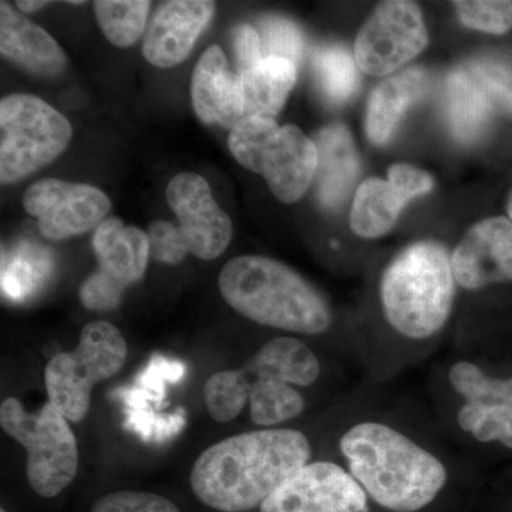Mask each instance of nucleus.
<instances>
[{"label": "nucleus", "instance_id": "obj_19", "mask_svg": "<svg viewBox=\"0 0 512 512\" xmlns=\"http://www.w3.org/2000/svg\"><path fill=\"white\" fill-rule=\"evenodd\" d=\"M313 143L318 150L315 177L319 200L328 210H336L345 202L359 174L355 144L343 124L323 128Z\"/></svg>", "mask_w": 512, "mask_h": 512}, {"label": "nucleus", "instance_id": "obj_17", "mask_svg": "<svg viewBox=\"0 0 512 512\" xmlns=\"http://www.w3.org/2000/svg\"><path fill=\"white\" fill-rule=\"evenodd\" d=\"M195 114L204 124L234 128L244 120V97L239 77L232 74L227 56L212 45L202 53L191 79Z\"/></svg>", "mask_w": 512, "mask_h": 512}, {"label": "nucleus", "instance_id": "obj_27", "mask_svg": "<svg viewBox=\"0 0 512 512\" xmlns=\"http://www.w3.org/2000/svg\"><path fill=\"white\" fill-rule=\"evenodd\" d=\"M151 3L147 0H97V22L107 39L117 47L134 45L144 29Z\"/></svg>", "mask_w": 512, "mask_h": 512}, {"label": "nucleus", "instance_id": "obj_28", "mask_svg": "<svg viewBox=\"0 0 512 512\" xmlns=\"http://www.w3.org/2000/svg\"><path fill=\"white\" fill-rule=\"evenodd\" d=\"M313 69L326 99L333 104L349 100L359 84L356 60L339 46L322 47L313 56Z\"/></svg>", "mask_w": 512, "mask_h": 512}, {"label": "nucleus", "instance_id": "obj_21", "mask_svg": "<svg viewBox=\"0 0 512 512\" xmlns=\"http://www.w3.org/2000/svg\"><path fill=\"white\" fill-rule=\"evenodd\" d=\"M427 86L426 73L416 67L384 80L367 104L366 131L370 141L377 146L386 144L406 111L424 96Z\"/></svg>", "mask_w": 512, "mask_h": 512}, {"label": "nucleus", "instance_id": "obj_1", "mask_svg": "<svg viewBox=\"0 0 512 512\" xmlns=\"http://www.w3.org/2000/svg\"><path fill=\"white\" fill-rule=\"evenodd\" d=\"M311 444L298 430L249 431L207 448L191 470L201 503L221 512H249L309 463Z\"/></svg>", "mask_w": 512, "mask_h": 512}, {"label": "nucleus", "instance_id": "obj_5", "mask_svg": "<svg viewBox=\"0 0 512 512\" xmlns=\"http://www.w3.org/2000/svg\"><path fill=\"white\" fill-rule=\"evenodd\" d=\"M229 150L239 164L261 174L285 204L301 200L318 170L315 143L296 126L274 119L242 120L229 134Z\"/></svg>", "mask_w": 512, "mask_h": 512}, {"label": "nucleus", "instance_id": "obj_8", "mask_svg": "<svg viewBox=\"0 0 512 512\" xmlns=\"http://www.w3.org/2000/svg\"><path fill=\"white\" fill-rule=\"evenodd\" d=\"M73 128L52 106L29 94L0 103V180L13 184L52 163L69 146Z\"/></svg>", "mask_w": 512, "mask_h": 512}, {"label": "nucleus", "instance_id": "obj_37", "mask_svg": "<svg viewBox=\"0 0 512 512\" xmlns=\"http://www.w3.org/2000/svg\"><path fill=\"white\" fill-rule=\"evenodd\" d=\"M389 181L409 202L433 188V180L426 171L407 164L393 165L389 170Z\"/></svg>", "mask_w": 512, "mask_h": 512}, {"label": "nucleus", "instance_id": "obj_14", "mask_svg": "<svg viewBox=\"0 0 512 512\" xmlns=\"http://www.w3.org/2000/svg\"><path fill=\"white\" fill-rule=\"evenodd\" d=\"M167 201L180 221L188 252L204 261L218 258L232 238V222L211 194L201 175H175L167 187Z\"/></svg>", "mask_w": 512, "mask_h": 512}, {"label": "nucleus", "instance_id": "obj_6", "mask_svg": "<svg viewBox=\"0 0 512 512\" xmlns=\"http://www.w3.org/2000/svg\"><path fill=\"white\" fill-rule=\"evenodd\" d=\"M0 424L26 448V473L36 494L53 498L73 483L79 468L76 436L52 403L32 414L18 399L8 397L0 406Z\"/></svg>", "mask_w": 512, "mask_h": 512}, {"label": "nucleus", "instance_id": "obj_10", "mask_svg": "<svg viewBox=\"0 0 512 512\" xmlns=\"http://www.w3.org/2000/svg\"><path fill=\"white\" fill-rule=\"evenodd\" d=\"M23 205L39 221L40 232L53 241L99 227L111 210L109 197L99 188L59 178H45L30 185Z\"/></svg>", "mask_w": 512, "mask_h": 512}, {"label": "nucleus", "instance_id": "obj_15", "mask_svg": "<svg viewBox=\"0 0 512 512\" xmlns=\"http://www.w3.org/2000/svg\"><path fill=\"white\" fill-rule=\"evenodd\" d=\"M451 266L466 289L512 282V221L488 218L471 227L451 256Z\"/></svg>", "mask_w": 512, "mask_h": 512}, {"label": "nucleus", "instance_id": "obj_16", "mask_svg": "<svg viewBox=\"0 0 512 512\" xmlns=\"http://www.w3.org/2000/svg\"><path fill=\"white\" fill-rule=\"evenodd\" d=\"M208 0H173L157 10L144 39V57L167 69L183 63L214 15Z\"/></svg>", "mask_w": 512, "mask_h": 512}, {"label": "nucleus", "instance_id": "obj_33", "mask_svg": "<svg viewBox=\"0 0 512 512\" xmlns=\"http://www.w3.org/2000/svg\"><path fill=\"white\" fill-rule=\"evenodd\" d=\"M124 289L126 286L99 269L83 282L80 301L90 311H111L120 305Z\"/></svg>", "mask_w": 512, "mask_h": 512}, {"label": "nucleus", "instance_id": "obj_31", "mask_svg": "<svg viewBox=\"0 0 512 512\" xmlns=\"http://www.w3.org/2000/svg\"><path fill=\"white\" fill-rule=\"evenodd\" d=\"M262 55L281 57L293 64L302 59L303 37L301 30L284 18H266L261 22Z\"/></svg>", "mask_w": 512, "mask_h": 512}, {"label": "nucleus", "instance_id": "obj_12", "mask_svg": "<svg viewBox=\"0 0 512 512\" xmlns=\"http://www.w3.org/2000/svg\"><path fill=\"white\" fill-rule=\"evenodd\" d=\"M180 360L156 355L136 376L133 386L121 387L114 396L121 400L126 413L124 427L148 443H165L183 431L187 419L183 409L160 413L164 407L168 383H177L185 375Z\"/></svg>", "mask_w": 512, "mask_h": 512}, {"label": "nucleus", "instance_id": "obj_32", "mask_svg": "<svg viewBox=\"0 0 512 512\" xmlns=\"http://www.w3.org/2000/svg\"><path fill=\"white\" fill-rule=\"evenodd\" d=\"M92 512H180V510L163 495L146 493V491H117L97 500Z\"/></svg>", "mask_w": 512, "mask_h": 512}, {"label": "nucleus", "instance_id": "obj_18", "mask_svg": "<svg viewBox=\"0 0 512 512\" xmlns=\"http://www.w3.org/2000/svg\"><path fill=\"white\" fill-rule=\"evenodd\" d=\"M0 53L39 76H56L67 62L62 47L45 29L6 2L0 3Z\"/></svg>", "mask_w": 512, "mask_h": 512}, {"label": "nucleus", "instance_id": "obj_4", "mask_svg": "<svg viewBox=\"0 0 512 512\" xmlns=\"http://www.w3.org/2000/svg\"><path fill=\"white\" fill-rule=\"evenodd\" d=\"M451 258L436 242H417L387 266L380 285L384 315L397 332L426 339L446 325L454 299Z\"/></svg>", "mask_w": 512, "mask_h": 512}, {"label": "nucleus", "instance_id": "obj_26", "mask_svg": "<svg viewBox=\"0 0 512 512\" xmlns=\"http://www.w3.org/2000/svg\"><path fill=\"white\" fill-rule=\"evenodd\" d=\"M252 359L284 382L296 386H311L320 375L318 357L305 343L295 338L269 340Z\"/></svg>", "mask_w": 512, "mask_h": 512}, {"label": "nucleus", "instance_id": "obj_40", "mask_svg": "<svg viewBox=\"0 0 512 512\" xmlns=\"http://www.w3.org/2000/svg\"><path fill=\"white\" fill-rule=\"evenodd\" d=\"M508 215H510V220L512 221V194L510 200H508Z\"/></svg>", "mask_w": 512, "mask_h": 512}, {"label": "nucleus", "instance_id": "obj_11", "mask_svg": "<svg viewBox=\"0 0 512 512\" xmlns=\"http://www.w3.org/2000/svg\"><path fill=\"white\" fill-rule=\"evenodd\" d=\"M261 512H367V494L345 468L316 461L289 477Z\"/></svg>", "mask_w": 512, "mask_h": 512}, {"label": "nucleus", "instance_id": "obj_25", "mask_svg": "<svg viewBox=\"0 0 512 512\" xmlns=\"http://www.w3.org/2000/svg\"><path fill=\"white\" fill-rule=\"evenodd\" d=\"M409 201L389 180L370 178L357 188L350 227L362 238H377L389 232Z\"/></svg>", "mask_w": 512, "mask_h": 512}, {"label": "nucleus", "instance_id": "obj_9", "mask_svg": "<svg viewBox=\"0 0 512 512\" xmlns=\"http://www.w3.org/2000/svg\"><path fill=\"white\" fill-rule=\"evenodd\" d=\"M427 43L426 23L416 3L384 2L357 33L356 64L367 74L383 76L410 62Z\"/></svg>", "mask_w": 512, "mask_h": 512}, {"label": "nucleus", "instance_id": "obj_38", "mask_svg": "<svg viewBox=\"0 0 512 512\" xmlns=\"http://www.w3.org/2000/svg\"><path fill=\"white\" fill-rule=\"evenodd\" d=\"M235 55L238 60V70L249 69L264 59L262 55L261 36L256 29L249 25L239 26L235 30Z\"/></svg>", "mask_w": 512, "mask_h": 512}, {"label": "nucleus", "instance_id": "obj_20", "mask_svg": "<svg viewBox=\"0 0 512 512\" xmlns=\"http://www.w3.org/2000/svg\"><path fill=\"white\" fill-rule=\"evenodd\" d=\"M93 248L99 269L126 288L143 278L150 259L147 232L127 227L117 218H109L96 228Z\"/></svg>", "mask_w": 512, "mask_h": 512}, {"label": "nucleus", "instance_id": "obj_29", "mask_svg": "<svg viewBox=\"0 0 512 512\" xmlns=\"http://www.w3.org/2000/svg\"><path fill=\"white\" fill-rule=\"evenodd\" d=\"M204 400L212 419L218 423L234 420L249 400L247 376L241 369L215 373L205 383Z\"/></svg>", "mask_w": 512, "mask_h": 512}, {"label": "nucleus", "instance_id": "obj_30", "mask_svg": "<svg viewBox=\"0 0 512 512\" xmlns=\"http://www.w3.org/2000/svg\"><path fill=\"white\" fill-rule=\"evenodd\" d=\"M454 6L467 28L493 35H504L512 29V2L507 0H460Z\"/></svg>", "mask_w": 512, "mask_h": 512}, {"label": "nucleus", "instance_id": "obj_34", "mask_svg": "<svg viewBox=\"0 0 512 512\" xmlns=\"http://www.w3.org/2000/svg\"><path fill=\"white\" fill-rule=\"evenodd\" d=\"M147 235L150 241V256L156 261L177 265L187 255L188 248L181 229L171 222H154L150 225Z\"/></svg>", "mask_w": 512, "mask_h": 512}, {"label": "nucleus", "instance_id": "obj_3", "mask_svg": "<svg viewBox=\"0 0 512 512\" xmlns=\"http://www.w3.org/2000/svg\"><path fill=\"white\" fill-rule=\"evenodd\" d=\"M218 286L232 309L259 325L320 335L332 322L322 295L289 266L266 256L231 259L218 276Z\"/></svg>", "mask_w": 512, "mask_h": 512}, {"label": "nucleus", "instance_id": "obj_35", "mask_svg": "<svg viewBox=\"0 0 512 512\" xmlns=\"http://www.w3.org/2000/svg\"><path fill=\"white\" fill-rule=\"evenodd\" d=\"M471 72L488 94L512 111V62L501 59H483L473 64Z\"/></svg>", "mask_w": 512, "mask_h": 512}, {"label": "nucleus", "instance_id": "obj_41", "mask_svg": "<svg viewBox=\"0 0 512 512\" xmlns=\"http://www.w3.org/2000/svg\"><path fill=\"white\" fill-rule=\"evenodd\" d=\"M0 512H6V511H5V510H2V511H0Z\"/></svg>", "mask_w": 512, "mask_h": 512}, {"label": "nucleus", "instance_id": "obj_2", "mask_svg": "<svg viewBox=\"0 0 512 512\" xmlns=\"http://www.w3.org/2000/svg\"><path fill=\"white\" fill-rule=\"evenodd\" d=\"M340 450L350 474L386 510L420 511L446 485L439 458L386 424H357L340 440Z\"/></svg>", "mask_w": 512, "mask_h": 512}, {"label": "nucleus", "instance_id": "obj_36", "mask_svg": "<svg viewBox=\"0 0 512 512\" xmlns=\"http://www.w3.org/2000/svg\"><path fill=\"white\" fill-rule=\"evenodd\" d=\"M39 276V269H36V262L33 259H29L25 254L16 255L8 268L3 269V291L8 292L13 298H22L32 291Z\"/></svg>", "mask_w": 512, "mask_h": 512}, {"label": "nucleus", "instance_id": "obj_13", "mask_svg": "<svg viewBox=\"0 0 512 512\" xmlns=\"http://www.w3.org/2000/svg\"><path fill=\"white\" fill-rule=\"evenodd\" d=\"M450 383L466 399L457 414L461 429L481 443L512 448V377L494 379L463 360L451 367Z\"/></svg>", "mask_w": 512, "mask_h": 512}, {"label": "nucleus", "instance_id": "obj_24", "mask_svg": "<svg viewBox=\"0 0 512 512\" xmlns=\"http://www.w3.org/2000/svg\"><path fill=\"white\" fill-rule=\"evenodd\" d=\"M241 370L249 383L251 419L258 426H276L295 419L305 409V399L293 389L292 384L284 382L254 360H249Z\"/></svg>", "mask_w": 512, "mask_h": 512}, {"label": "nucleus", "instance_id": "obj_39", "mask_svg": "<svg viewBox=\"0 0 512 512\" xmlns=\"http://www.w3.org/2000/svg\"><path fill=\"white\" fill-rule=\"evenodd\" d=\"M16 5H18V9L22 10L23 13H33L36 12V10L50 5V2H40V0H28V2H23V0H19Z\"/></svg>", "mask_w": 512, "mask_h": 512}, {"label": "nucleus", "instance_id": "obj_22", "mask_svg": "<svg viewBox=\"0 0 512 512\" xmlns=\"http://www.w3.org/2000/svg\"><path fill=\"white\" fill-rule=\"evenodd\" d=\"M244 97V120L275 119L296 82V64L281 57H264L238 73Z\"/></svg>", "mask_w": 512, "mask_h": 512}, {"label": "nucleus", "instance_id": "obj_7", "mask_svg": "<svg viewBox=\"0 0 512 512\" xmlns=\"http://www.w3.org/2000/svg\"><path fill=\"white\" fill-rule=\"evenodd\" d=\"M127 353L126 340L116 326L106 320L87 323L77 348L59 353L47 363L49 402L67 420L82 421L89 414L94 384L119 373Z\"/></svg>", "mask_w": 512, "mask_h": 512}, {"label": "nucleus", "instance_id": "obj_23", "mask_svg": "<svg viewBox=\"0 0 512 512\" xmlns=\"http://www.w3.org/2000/svg\"><path fill=\"white\" fill-rule=\"evenodd\" d=\"M446 113L458 140L470 143L484 133L491 116V96L476 74L463 69L450 73L446 83Z\"/></svg>", "mask_w": 512, "mask_h": 512}]
</instances>
